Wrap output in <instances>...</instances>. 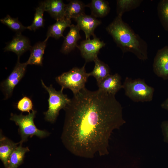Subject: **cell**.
<instances>
[{
  "mask_svg": "<svg viewBox=\"0 0 168 168\" xmlns=\"http://www.w3.org/2000/svg\"><path fill=\"white\" fill-rule=\"evenodd\" d=\"M73 95L64 109L63 144L81 157L108 154L112 132L126 123L121 104L115 95L98 89L92 91L85 87Z\"/></svg>",
  "mask_w": 168,
  "mask_h": 168,
  "instance_id": "1",
  "label": "cell"
},
{
  "mask_svg": "<svg viewBox=\"0 0 168 168\" xmlns=\"http://www.w3.org/2000/svg\"><path fill=\"white\" fill-rule=\"evenodd\" d=\"M106 29L123 53L131 52L143 61L148 59L147 42L123 21L121 16H117Z\"/></svg>",
  "mask_w": 168,
  "mask_h": 168,
  "instance_id": "2",
  "label": "cell"
},
{
  "mask_svg": "<svg viewBox=\"0 0 168 168\" xmlns=\"http://www.w3.org/2000/svg\"><path fill=\"white\" fill-rule=\"evenodd\" d=\"M125 95L135 102H150L152 100L154 88L147 85L144 79H133L126 77L122 84Z\"/></svg>",
  "mask_w": 168,
  "mask_h": 168,
  "instance_id": "3",
  "label": "cell"
},
{
  "mask_svg": "<svg viewBox=\"0 0 168 168\" xmlns=\"http://www.w3.org/2000/svg\"><path fill=\"white\" fill-rule=\"evenodd\" d=\"M85 64L81 68L74 67L56 78V81L63 89L68 88L76 94L85 88V84L90 76L85 69Z\"/></svg>",
  "mask_w": 168,
  "mask_h": 168,
  "instance_id": "4",
  "label": "cell"
},
{
  "mask_svg": "<svg viewBox=\"0 0 168 168\" xmlns=\"http://www.w3.org/2000/svg\"><path fill=\"white\" fill-rule=\"evenodd\" d=\"M43 87L48 92L49 97L48 99V109L44 113L45 119L50 122L53 123L56 120L60 110L64 109L70 102L71 99L68 98L67 95L63 93V89L58 91L55 90L51 85L49 86L45 85L41 80Z\"/></svg>",
  "mask_w": 168,
  "mask_h": 168,
  "instance_id": "5",
  "label": "cell"
},
{
  "mask_svg": "<svg viewBox=\"0 0 168 168\" xmlns=\"http://www.w3.org/2000/svg\"><path fill=\"white\" fill-rule=\"evenodd\" d=\"M36 111L32 110L27 115H25L21 113L19 115L12 114L10 120L14 121L16 124L19 127V131L21 137L20 144L27 140L28 138L35 135L40 138L46 136L48 133L45 131L37 128L34 123Z\"/></svg>",
  "mask_w": 168,
  "mask_h": 168,
  "instance_id": "6",
  "label": "cell"
},
{
  "mask_svg": "<svg viewBox=\"0 0 168 168\" xmlns=\"http://www.w3.org/2000/svg\"><path fill=\"white\" fill-rule=\"evenodd\" d=\"M18 59L17 63L12 72L1 84V88L6 100L10 97L16 86L23 77L28 65L26 63H21Z\"/></svg>",
  "mask_w": 168,
  "mask_h": 168,
  "instance_id": "7",
  "label": "cell"
},
{
  "mask_svg": "<svg viewBox=\"0 0 168 168\" xmlns=\"http://www.w3.org/2000/svg\"><path fill=\"white\" fill-rule=\"evenodd\" d=\"M93 37L92 39L89 38L82 41L77 47L86 62L94 61L98 58L100 49L105 45V43L100 38L96 36Z\"/></svg>",
  "mask_w": 168,
  "mask_h": 168,
  "instance_id": "8",
  "label": "cell"
},
{
  "mask_svg": "<svg viewBox=\"0 0 168 168\" xmlns=\"http://www.w3.org/2000/svg\"><path fill=\"white\" fill-rule=\"evenodd\" d=\"M153 68L157 76L168 79V46L158 50L154 59Z\"/></svg>",
  "mask_w": 168,
  "mask_h": 168,
  "instance_id": "9",
  "label": "cell"
},
{
  "mask_svg": "<svg viewBox=\"0 0 168 168\" xmlns=\"http://www.w3.org/2000/svg\"><path fill=\"white\" fill-rule=\"evenodd\" d=\"M30 41L21 33H16L12 40L7 44L4 48L5 51H11L15 53L19 59L20 56L31 47Z\"/></svg>",
  "mask_w": 168,
  "mask_h": 168,
  "instance_id": "10",
  "label": "cell"
},
{
  "mask_svg": "<svg viewBox=\"0 0 168 168\" xmlns=\"http://www.w3.org/2000/svg\"><path fill=\"white\" fill-rule=\"evenodd\" d=\"M80 30L85 33L86 39L90 38L91 35L95 36L94 31L101 23V21L92 15L82 14L74 19Z\"/></svg>",
  "mask_w": 168,
  "mask_h": 168,
  "instance_id": "11",
  "label": "cell"
},
{
  "mask_svg": "<svg viewBox=\"0 0 168 168\" xmlns=\"http://www.w3.org/2000/svg\"><path fill=\"white\" fill-rule=\"evenodd\" d=\"M121 76L118 73L110 74L103 80L97 83L98 90L114 95L121 89L122 84Z\"/></svg>",
  "mask_w": 168,
  "mask_h": 168,
  "instance_id": "12",
  "label": "cell"
},
{
  "mask_svg": "<svg viewBox=\"0 0 168 168\" xmlns=\"http://www.w3.org/2000/svg\"><path fill=\"white\" fill-rule=\"evenodd\" d=\"M70 30L65 37L61 47V51L64 54H68L77 46L78 41L81 38L80 34L79 28L77 25L72 24Z\"/></svg>",
  "mask_w": 168,
  "mask_h": 168,
  "instance_id": "13",
  "label": "cell"
},
{
  "mask_svg": "<svg viewBox=\"0 0 168 168\" xmlns=\"http://www.w3.org/2000/svg\"><path fill=\"white\" fill-rule=\"evenodd\" d=\"M45 11L56 21L65 18L66 4L61 0H47L43 2Z\"/></svg>",
  "mask_w": 168,
  "mask_h": 168,
  "instance_id": "14",
  "label": "cell"
},
{
  "mask_svg": "<svg viewBox=\"0 0 168 168\" xmlns=\"http://www.w3.org/2000/svg\"><path fill=\"white\" fill-rule=\"evenodd\" d=\"M49 38L47 37L44 41L39 42L31 47L30 57L26 62L27 65L42 66L43 55Z\"/></svg>",
  "mask_w": 168,
  "mask_h": 168,
  "instance_id": "15",
  "label": "cell"
},
{
  "mask_svg": "<svg viewBox=\"0 0 168 168\" xmlns=\"http://www.w3.org/2000/svg\"><path fill=\"white\" fill-rule=\"evenodd\" d=\"M19 143H14L7 138L1 136L0 158L5 168H7L9 157Z\"/></svg>",
  "mask_w": 168,
  "mask_h": 168,
  "instance_id": "16",
  "label": "cell"
},
{
  "mask_svg": "<svg viewBox=\"0 0 168 168\" xmlns=\"http://www.w3.org/2000/svg\"><path fill=\"white\" fill-rule=\"evenodd\" d=\"M86 6L90 8L91 15L96 18L106 16L110 9L108 2L104 0H92Z\"/></svg>",
  "mask_w": 168,
  "mask_h": 168,
  "instance_id": "17",
  "label": "cell"
},
{
  "mask_svg": "<svg viewBox=\"0 0 168 168\" xmlns=\"http://www.w3.org/2000/svg\"><path fill=\"white\" fill-rule=\"evenodd\" d=\"M86 7L82 1L77 0L70 1L66 4L65 7V18L71 20L75 19L85 14V8Z\"/></svg>",
  "mask_w": 168,
  "mask_h": 168,
  "instance_id": "18",
  "label": "cell"
},
{
  "mask_svg": "<svg viewBox=\"0 0 168 168\" xmlns=\"http://www.w3.org/2000/svg\"><path fill=\"white\" fill-rule=\"evenodd\" d=\"M71 23V20L66 18L56 21L55 23L49 27L47 37H53L56 39H59L61 37H64L63 32L67 27H70Z\"/></svg>",
  "mask_w": 168,
  "mask_h": 168,
  "instance_id": "19",
  "label": "cell"
},
{
  "mask_svg": "<svg viewBox=\"0 0 168 168\" xmlns=\"http://www.w3.org/2000/svg\"><path fill=\"white\" fill-rule=\"evenodd\" d=\"M95 65L93 70L89 73L90 76L94 77L97 83L99 82L110 74V69L108 65L97 58L94 61Z\"/></svg>",
  "mask_w": 168,
  "mask_h": 168,
  "instance_id": "20",
  "label": "cell"
},
{
  "mask_svg": "<svg viewBox=\"0 0 168 168\" xmlns=\"http://www.w3.org/2000/svg\"><path fill=\"white\" fill-rule=\"evenodd\" d=\"M29 151L28 147H23L20 144L11 154L7 168H17L23 162L25 153Z\"/></svg>",
  "mask_w": 168,
  "mask_h": 168,
  "instance_id": "21",
  "label": "cell"
},
{
  "mask_svg": "<svg viewBox=\"0 0 168 168\" xmlns=\"http://www.w3.org/2000/svg\"><path fill=\"white\" fill-rule=\"evenodd\" d=\"M143 0H117L116 12L117 16L122 17L123 14L139 6Z\"/></svg>",
  "mask_w": 168,
  "mask_h": 168,
  "instance_id": "22",
  "label": "cell"
},
{
  "mask_svg": "<svg viewBox=\"0 0 168 168\" xmlns=\"http://www.w3.org/2000/svg\"><path fill=\"white\" fill-rule=\"evenodd\" d=\"M45 11L43 2H41L35 9L34 18L32 24L27 27L30 30L35 31L44 26V13Z\"/></svg>",
  "mask_w": 168,
  "mask_h": 168,
  "instance_id": "23",
  "label": "cell"
},
{
  "mask_svg": "<svg viewBox=\"0 0 168 168\" xmlns=\"http://www.w3.org/2000/svg\"><path fill=\"white\" fill-rule=\"evenodd\" d=\"M157 10L161 25L168 32V0H160L158 4Z\"/></svg>",
  "mask_w": 168,
  "mask_h": 168,
  "instance_id": "24",
  "label": "cell"
},
{
  "mask_svg": "<svg viewBox=\"0 0 168 168\" xmlns=\"http://www.w3.org/2000/svg\"><path fill=\"white\" fill-rule=\"evenodd\" d=\"M1 22L7 26L16 33H21L27 29V27L23 26L18 20V18H14L7 15L4 18L0 20Z\"/></svg>",
  "mask_w": 168,
  "mask_h": 168,
  "instance_id": "25",
  "label": "cell"
},
{
  "mask_svg": "<svg viewBox=\"0 0 168 168\" xmlns=\"http://www.w3.org/2000/svg\"><path fill=\"white\" fill-rule=\"evenodd\" d=\"M17 109L22 112L30 113L33 110V105L30 99L27 96H24L17 102L16 105Z\"/></svg>",
  "mask_w": 168,
  "mask_h": 168,
  "instance_id": "26",
  "label": "cell"
},
{
  "mask_svg": "<svg viewBox=\"0 0 168 168\" xmlns=\"http://www.w3.org/2000/svg\"><path fill=\"white\" fill-rule=\"evenodd\" d=\"M164 142L168 143V120L163 121L161 125Z\"/></svg>",
  "mask_w": 168,
  "mask_h": 168,
  "instance_id": "27",
  "label": "cell"
},
{
  "mask_svg": "<svg viewBox=\"0 0 168 168\" xmlns=\"http://www.w3.org/2000/svg\"><path fill=\"white\" fill-rule=\"evenodd\" d=\"M161 107L168 111V97L161 104Z\"/></svg>",
  "mask_w": 168,
  "mask_h": 168,
  "instance_id": "28",
  "label": "cell"
}]
</instances>
